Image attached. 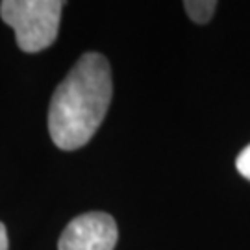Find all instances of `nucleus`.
Wrapping results in <instances>:
<instances>
[{
    "instance_id": "7ed1b4c3",
    "label": "nucleus",
    "mask_w": 250,
    "mask_h": 250,
    "mask_svg": "<svg viewBox=\"0 0 250 250\" xmlns=\"http://www.w3.org/2000/svg\"><path fill=\"white\" fill-rule=\"evenodd\" d=\"M119 239L111 215L91 211L74 217L63 230L58 250H113Z\"/></svg>"
},
{
    "instance_id": "20e7f679",
    "label": "nucleus",
    "mask_w": 250,
    "mask_h": 250,
    "mask_svg": "<svg viewBox=\"0 0 250 250\" xmlns=\"http://www.w3.org/2000/svg\"><path fill=\"white\" fill-rule=\"evenodd\" d=\"M184 6L191 21L197 24H206L213 17L217 0H184Z\"/></svg>"
},
{
    "instance_id": "f257e3e1",
    "label": "nucleus",
    "mask_w": 250,
    "mask_h": 250,
    "mask_svg": "<svg viewBox=\"0 0 250 250\" xmlns=\"http://www.w3.org/2000/svg\"><path fill=\"white\" fill-rule=\"evenodd\" d=\"M113 82L107 60L85 52L56 87L48 107V132L62 150L89 143L111 104Z\"/></svg>"
},
{
    "instance_id": "423d86ee",
    "label": "nucleus",
    "mask_w": 250,
    "mask_h": 250,
    "mask_svg": "<svg viewBox=\"0 0 250 250\" xmlns=\"http://www.w3.org/2000/svg\"><path fill=\"white\" fill-rule=\"evenodd\" d=\"M0 250H8V232L2 223H0Z\"/></svg>"
},
{
    "instance_id": "f03ea898",
    "label": "nucleus",
    "mask_w": 250,
    "mask_h": 250,
    "mask_svg": "<svg viewBox=\"0 0 250 250\" xmlns=\"http://www.w3.org/2000/svg\"><path fill=\"white\" fill-rule=\"evenodd\" d=\"M65 0H2L0 17L13 28L22 52L45 50L60 34V21Z\"/></svg>"
},
{
    "instance_id": "39448f33",
    "label": "nucleus",
    "mask_w": 250,
    "mask_h": 250,
    "mask_svg": "<svg viewBox=\"0 0 250 250\" xmlns=\"http://www.w3.org/2000/svg\"><path fill=\"white\" fill-rule=\"evenodd\" d=\"M235 167H237V170H239V174H241L243 178L250 180V145L245 146L241 150V154L237 156Z\"/></svg>"
}]
</instances>
